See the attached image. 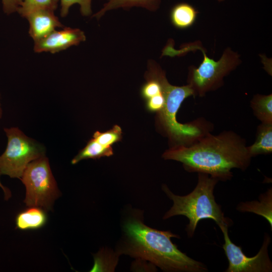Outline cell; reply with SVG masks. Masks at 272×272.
Returning <instances> with one entry per match:
<instances>
[{
    "mask_svg": "<svg viewBox=\"0 0 272 272\" xmlns=\"http://www.w3.org/2000/svg\"><path fill=\"white\" fill-rule=\"evenodd\" d=\"M146 72L156 78L162 86L165 103L163 110L157 113V121L169 140L174 143V146L189 145L210 132V124L205 120H194L185 124L177 120L176 115L183 101L194 96L188 84L183 86L170 84L165 72L153 59L148 60Z\"/></svg>",
    "mask_w": 272,
    "mask_h": 272,
    "instance_id": "obj_3",
    "label": "cell"
},
{
    "mask_svg": "<svg viewBox=\"0 0 272 272\" xmlns=\"http://www.w3.org/2000/svg\"><path fill=\"white\" fill-rule=\"evenodd\" d=\"M122 133L121 127L118 125H114L112 128L105 132L95 131L93 138L101 145L111 146L121 141Z\"/></svg>",
    "mask_w": 272,
    "mask_h": 272,
    "instance_id": "obj_19",
    "label": "cell"
},
{
    "mask_svg": "<svg viewBox=\"0 0 272 272\" xmlns=\"http://www.w3.org/2000/svg\"><path fill=\"white\" fill-rule=\"evenodd\" d=\"M86 39L84 31L81 29L65 27L62 30H55L45 37L34 41V50L38 53H55L78 45Z\"/></svg>",
    "mask_w": 272,
    "mask_h": 272,
    "instance_id": "obj_9",
    "label": "cell"
},
{
    "mask_svg": "<svg viewBox=\"0 0 272 272\" xmlns=\"http://www.w3.org/2000/svg\"><path fill=\"white\" fill-rule=\"evenodd\" d=\"M1 174H2L0 171V176ZM0 187L2 188V189L3 190L4 192L5 199L8 200L11 196V192L10 190L8 188L3 186V184L1 182V181H0Z\"/></svg>",
    "mask_w": 272,
    "mask_h": 272,
    "instance_id": "obj_23",
    "label": "cell"
},
{
    "mask_svg": "<svg viewBox=\"0 0 272 272\" xmlns=\"http://www.w3.org/2000/svg\"><path fill=\"white\" fill-rule=\"evenodd\" d=\"M254 115L261 123H272V95L257 94L250 101Z\"/></svg>",
    "mask_w": 272,
    "mask_h": 272,
    "instance_id": "obj_17",
    "label": "cell"
},
{
    "mask_svg": "<svg viewBox=\"0 0 272 272\" xmlns=\"http://www.w3.org/2000/svg\"><path fill=\"white\" fill-rule=\"evenodd\" d=\"M197 11L191 5L186 3H178L173 7L170 13L173 25L178 29H185L194 23Z\"/></svg>",
    "mask_w": 272,
    "mask_h": 272,
    "instance_id": "obj_15",
    "label": "cell"
},
{
    "mask_svg": "<svg viewBox=\"0 0 272 272\" xmlns=\"http://www.w3.org/2000/svg\"><path fill=\"white\" fill-rule=\"evenodd\" d=\"M113 154L112 146L101 145L93 138L72 159L71 163L74 165L81 160L88 159H99L103 157H110Z\"/></svg>",
    "mask_w": 272,
    "mask_h": 272,
    "instance_id": "obj_16",
    "label": "cell"
},
{
    "mask_svg": "<svg viewBox=\"0 0 272 272\" xmlns=\"http://www.w3.org/2000/svg\"><path fill=\"white\" fill-rule=\"evenodd\" d=\"M161 0H106L103 7L92 18L100 20L108 12L118 9L129 10L133 7L145 9L150 12L157 11L161 5Z\"/></svg>",
    "mask_w": 272,
    "mask_h": 272,
    "instance_id": "obj_11",
    "label": "cell"
},
{
    "mask_svg": "<svg viewBox=\"0 0 272 272\" xmlns=\"http://www.w3.org/2000/svg\"><path fill=\"white\" fill-rule=\"evenodd\" d=\"M60 16L65 17L69 13L70 8L77 4L80 6V12L83 16H89L92 14V0H60Z\"/></svg>",
    "mask_w": 272,
    "mask_h": 272,
    "instance_id": "obj_20",
    "label": "cell"
},
{
    "mask_svg": "<svg viewBox=\"0 0 272 272\" xmlns=\"http://www.w3.org/2000/svg\"><path fill=\"white\" fill-rule=\"evenodd\" d=\"M247 150L251 157L271 153L272 123H261L258 126L255 141L247 146Z\"/></svg>",
    "mask_w": 272,
    "mask_h": 272,
    "instance_id": "obj_14",
    "label": "cell"
},
{
    "mask_svg": "<svg viewBox=\"0 0 272 272\" xmlns=\"http://www.w3.org/2000/svg\"><path fill=\"white\" fill-rule=\"evenodd\" d=\"M54 12L41 9L31 12L25 16L29 24V35L34 41L47 36L56 28L63 27Z\"/></svg>",
    "mask_w": 272,
    "mask_h": 272,
    "instance_id": "obj_10",
    "label": "cell"
},
{
    "mask_svg": "<svg viewBox=\"0 0 272 272\" xmlns=\"http://www.w3.org/2000/svg\"><path fill=\"white\" fill-rule=\"evenodd\" d=\"M179 238L170 231L151 228L144 223L143 213L133 210L125 218L122 236L117 247L119 255L148 261L164 271L205 272L207 266L182 252L171 241Z\"/></svg>",
    "mask_w": 272,
    "mask_h": 272,
    "instance_id": "obj_1",
    "label": "cell"
},
{
    "mask_svg": "<svg viewBox=\"0 0 272 272\" xmlns=\"http://www.w3.org/2000/svg\"><path fill=\"white\" fill-rule=\"evenodd\" d=\"M162 157L182 163L189 172L206 173L223 181L231 179L234 168L245 170L252 158L245 141L231 131L209 132L189 145L173 146Z\"/></svg>",
    "mask_w": 272,
    "mask_h": 272,
    "instance_id": "obj_2",
    "label": "cell"
},
{
    "mask_svg": "<svg viewBox=\"0 0 272 272\" xmlns=\"http://www.w3.org/2000/svg\"><path fill=\"white\" fill-rule=\"evenodd\" d=\"M4 130L8 144L0 156L1 173L11 178L21 179L30 162L45 156V149L17 127L5 128Z\"/></svg>",
    "mask_w": 272,
    "mask_h": 272,
    "instance_id": "obj_6",
    "label": "cell"
},
{
    "mask_svg": "<svg viewBox=\"0 0 272 272\" xmlns=\"http://www.w3.org/2000/svg\"><path fill=\"white\" fill-rule=\"evenodd\" d=\"M23 0H2L3 10L5 13L10 14L17 11Z\"/></svg>",
    "mask_w": 272,
    "mask_h": 272,
    "instance_id": "obj_22",
    "label": "cell"
},
{
    "mask_svg": "<svg viewBox=\"0 0 272 272\" xmlns=\"http://www.w3.org/2000/svg\"><path fill=\"white\" fill-rule=\"evenodd\" d=\"M146 101V107L147 110L151 112L158 113L164 107L165 99L162 92L154 96Z\"/></svg>",
    "mask_w": 272,
    "mask_h": 272,
    "instance_id": "obj_21",
    "label": "cell"
},
{
    "mask_svg": "<svg viewBox=\"0 0 272 272\" xmlns=\"http://www.w3.org/2000/svg\"><path fill=\"white\" fill-rule=\"evenodd\" d=\"M219 180L209 175L198 173V180L194 189L189 194L180 196L172 192L164 185L162 189L172 200L173 205L164 215L163 219L178 215L185 216L189 221L185 230L188 237L194 235L200 220L210 219L219 226L228 224L232 221L225 217L221 206L215 200L214 188Z\"/></svg>",
    "mask_w": 272,
    "mask_h": 272,
    "instance_id": "obj_4",
    "label": "cell"
},
{
    "mask_svg": "<svg viewBox=\"0 0 272 272\" xmlns=\"http://www.w3.org/2000/svg\"><path fill=\"white\" fill-rule=\"evenodd\" d=\"M259 200L240 202L237 206V211L250 212L260 215L268 222L272 230V189L269 188L261 194Z\"/></svg>",
    "mask_w": 272,
    "mask_h": 272,
    "instance_id": "obj_12",
    "label": "cell"
},
{
    "mask_svg": "<svg viewBox=\"0 0 272 272\" xmlns=\"http://www.w3.org/2000/svg\"><path fill=\"white\" fill-rule=\"evenodd\" d=\"M20 179L26 187L24 202L27 206L51 210L60 192L45 156L30 162Z\"/></svg>",
    "mask_w": 272,
    "mask_h": 272,
    "instance_id": "obj_5",
    "label": "cell"
},
{
    "mask_svg": "<svg viewBox=\"0 0 272 272\" xmlns=\"http://www.w3.org/2000/svg\"><path fill=\"white\" fill-rule=\"evenodd\" d=\"M47 216L44 209L31 207L16 217L17 228L21 230H35L41 228L46 223Z\"/></svg>",
    "mask_w": 272,
    "mask_h": 272,
    "instance_id": "obj_13",
    "label": "cell"
},
{
    "mask_svg": "<svg viewBox=\"0 0 272 272\" xmlns=\"http://www.w3.org/2000/svg\"><path fill=\"white\" fill-rule=\"evenodd\" d=\"M59 0H23L17 12L23 17L34 11L48 9L55 11Z\"/></svg>",
    "mask_w": 272,
    "mask_h": 272,
    "instance_id": "obj_18",
    "label": "cell"
},
{
    "mask_svg": "<svg viewBox=\"0 0 272 272\" xmlns=\"http://www.w3.org/2000/svg\"><path fill=\"white\" fill-rule=\"evenodd\" d=\"M194 47L202 51L203 59L198 67H190L187 84L192 89L194 96L202 97L222 85L223 78L238 66L240 59L237 53L228 48L221 58L215 61L209 58L200 46Z\"/></svg>",
    "mask_w": 272,
    "mask_h": 272,
    "instance_id": "obj_7",
    "label": "cell"
},
{
    "mask_svg": "<svg viewBox=\"0 0 272 272\" xmlns=\"http://www.w3.org/2000/svg\"><path fill=\"white\" fill-rule=\"evenodd\" d=\"M2 114H3V112H2V108H1V104H0V119L2 117Z\"/></svg>",
    "mask_w": 272,
    "mask_h": 272,
    "instance_id": "obj_24",
    "label": "cell"
},
{
    "mask_svg": "<svg viewBox=\"0 0 272 272\" xmlns=\"http://www.w3.org/2000/svg\"><path fill=\"white\" fill-rule=\"evenodd\" d=\"M219 2H223L225 0H217Z\"/></svg>",
    "mask_w": 272,
    "mask_h": 272,
    "instance_id": "obj_25",
    "label": "cell"
},
{
    "mask_svg": "<svg viewBox=\"0 0 272 272\" xmlns=\"http://www.w3.org/2000/svg\"><path fill=\"white\" fill-rule=\"evenodd\" d=\"M225 224L219 226L224 235L223 248L229 262L226 272H270L272 271V262L268 254V246L270 237L264 235L262 246L258 253L253 257L247 256L241 246L235 244L228 234V227Z\"/></svg>",
    "mask_w": 272,
    "mask_h": 272,
    "instance_id": "obj_8",
    "label": "cell"
}]
</instances>
